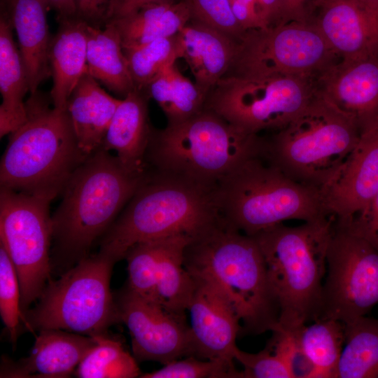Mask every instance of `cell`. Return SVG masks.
Listing matches in <instances>:
<instances>
[{
  "instance_id": "e575fe53",
  "label": "cell",
  "mask_w": 378,
  "mask_h": 378,
  "mask_svg": "<svg viewBox=\"0 0 378 378\" xmlns=\"http://www.w3.org/2000/svg\"><path fill=\"white\" fill-rule=\"evenodd\" d=\"M128 279L126 288L146 299L156 300L158 239L138 243L127 252Z\"/></svg>"
},
{
  "instance_id": "8992f818",
  "label": "cell",
  "mask_w": 378,
  "mask_h": 378,
  "mask_svg": "<svg viewBox=\"0 0 378 378\" xmlns=\"http://www.w3.org/2000/svg\"><path fill=\"white\" fill-rule=\"evenodd\" d=\"M264 141L205 108L182 122L153 129L146 162L155 170L216 185L244 161L262 155Z\"/></svg>"
},
{
  "instance_id": "836d02e7",
  "label": "cell",
  "mask_w": 378,
  "mask_h": 378,
  "mask_svg": "<svg viewBox=\"0 0 378 378\" xmlns=\"http://www.w3.org/2000/svg\"><path fill=\"white\" fill-rule=\"evenodd\" d=\"M0 314L9 340L15 347L24 321V312L21 308V290L15 266L1 243Z\"/></svg>"
},
{
  "instance_id": "ab89813d",
  "label": "cell",
  "mask_w": 378,
  "mask_h": 378,
  "mask_svg": "<svg viewBox=\"0 0 378 378\" xmlns=\"http://www.w3.org/2000/svg\"><path fill=\"white\" fill-rule=\"evenodd\" d=\"M339 221L348 225L378 251V192L364 214L347 221Z\"/></svg>"
},
{
  "instance_id": "ba28073f",
  "label": "cell",
  "mask_w": 378,
  "mask_h": 378,
  "mask_svg": "<svg viewBox=\"0 0 378 378\" xmlns=\"http://www.w3.org/2000/svg\"><path fill=\"white\" fill-rule=\"evenodd\" d=\"M361 132L354 117L316 90L298 116L264 136L262 156L294 180L320 189L355 148Z\"/></svg>"
},
{
  "instance_id": "74e56055",
  "label": "cell",
  "mask_w": 378,
  "mask_h": 378,
  "mask_svg": "<svg viewBox=\"0 0 378 378\" xmlns=\"http://www.w3.org/2000/svg\"><path fill=\"white\" fill-rule=\"evenodd\" d=\"M266 346L284 360L293 378H318L316 370L303 351L295 331L286 330L278 325Z\"/></svg>"
},
{
  "instance_id": "e0dca14e",
  "label": "cell",
  "mask_w": 378,
  "mask_h": 378,
  "mask_svg": "<svg viewBox=\"0 0 378 378\" xmlns=\"http://www.w3.org/2000/svg\"><path fill=\"white\" fill-rule=\"evenodd\" d=\"M316 78V90L354 117L362 131L378 126V56L342 59Z\"/></svg>"
},
{
  "instance_id": "7bdbcfd3",
  "label": "cell",
  "mask_w": 378,
  "mask_h": 378,
  "mask_svg": "<svg viewBox=\"0 0 378 378\" xmlns=\"http://www.w3.org/2000/svg\"><path fill=\"white\" fill-rule=\"evenodd\" d=\"M174 0H112L107 22L130 15L144 6L154 3H172Z\"/></svg>"
},
{
  "instance_id": "30bf717a",
  "label": "cell",
  "mask_w": 378,
  "mask_h": 378,
  "mask_svg": "<svg viewBox=\"0 0 378 378\" xmlns=\"http://www.w3.org/2000/svg\"><path fill=\"white\" fill-rule=\"evenodd\" d=\"M316 91L311 78L225 76L208 94L205 108L247 132H274L298 116Z\"/></svg>"
},
{
  "instance_id": "d590c367",
  "label": "cell",
  "mask_w": 378,
  "mask_h": 378,
  "mask_svg": "<svg viewBox=\"0 0 378 378\" xmlns=\"http://www.w3.org/2000/svg\"><path fill=\"white\" fill-rule=\"evenodd\" d=\"M141 378H240L234 363L205 360L193 356L176 359L160 369L141 374Z\"/></svg>"
},
{
  "instance_id": "52a82bcc",
  "label": "cell",
  "mask_w": 378,
  "mask_h": 378,
  "mask_svg": "<svg viewBox=\"0 0 378 378\" xmlns=\"http://www.w3.org/2000/svg\"><path fill=\"white\" fill-rule=\"evenodd\" d=\"M217 197L225 221L249 236L286 220L330 216L318 188L294 180L262 155L221 178Z\"/></svg>"
},
{
  "instance_id": "484cf974",
  "label": "cell",
  "mask_w": 378,
  "mask_h": 378,
  "mask_svg": "<svg viewBox=\"0 0 378 378\" xmlns=\"http://www.w3.org/2000/svg\"><path fill=\"white\" fill-rule=\"evenodd\" d=\"M87 73L122 97L136 90L121 38L115 27L87 26Z\"/></svg>"
},
{
  "instance_id": "2e32d148",
  "label": "cell",
  "mask_w": 378,
  "mask_h": 378,
  "mask_svg": "<svg viewBox=\"0 0 378 378\" xmlns=\"http://www.w3.org/2000/svg\"><path fill=\"white\" fill-rule=\"evenodd\" d=\"M192 277L195 286L186 309L192 356L234 363L236 339L241 332L239 319L218 288L204 279Z\"/></svg>"
},
{
  "instance_id": "7402d4cb",
  "label": "cell",
  "mask_w": 378,
  "mask_h": 378,
  "mask_svg": "<svg viewBox=\"0 0 378 378\" xmlns=\"http://www.w3.org/2000/svg\"><path fill=\"white\" fill-rule=\"evenodd\" d=\"M120 102L108 94L88 73L80 79L66 109L78 148L85 156L88 157L102 146Z\"/></svg>"
},
{
  "instance_id": "83f0119b",
  "label": "cell",
  "mask_w": 378,
  "mask_h": 378,
  "mask_svg": "<svg viewBox=\"0 0 378 378\" xmlns=\"http://www.w3.org/2000/svg\"><path fill=\"white\" fill-rule=\"evenodd\" d=\"M192 238L174 235L158 239L156 300L167 310L186 315L195 280L184 264V251Z\"/></svg>"
},
{
  "instance_id": "ee69618b",
  "label": "cell",
  "mask_w": 378,
  "mask_h": 378,
  "mask_svg": "<svg viewBox=\"0 0 378 378\" xmlns=\"http://www.w3.org/2000/svg\"><path fill=\"white\" fill-rule=\"evenodd\" d=\"M258 13L267 27L276 26L279 15V0H255Z\"/></svg>"
},
{
  "instance_id": "8fae6325",
  "label": "cell",
  "mask_w": 378,
  "mask_h": 378,
  "mask_svg": "<svg viewBox=\"0 0 378 378\" xmlns=\"http://www.w3.org/2000/svg\"><path fill=\"white\" fill-rule=\"evenodd\" d=\"M336 55L314 22L292 21L246 31L225 76L313 78L334 64Z\"/></svg>"
},
{
  "instance_id": "bcb514c9",
  "label": "cell",
  "mask_w": 378,
  "mask_h": 378,
  "mask_svg": "<svg viewBox=\"0 0 378 378\" xmlns=\"http://www.w3.org/2000/svg\"><path fill=\"white\" fill-rule=\"evenodd\" d=\"M243 3H244L245 4H246L247 6H248L251 8H252L253 10H255L258 14V15L260 16V14L258 13V7H257V4H256V2H255V0H239ZM262 20V19H261Z\"/></svg>"
},
{
  "instance_id": "ac0fdd59",
  "label": "cell",
  "mask_w": 378,
  "mask_h": 378,
  "mask_svg": "<svg viewBox=\"0 0 378 378\" xmlns=\"http://www.w3.org/2000/svg\"><path fill=\"white\" fill-rule=\"evenodd\" d=\"M312 22L342 59L378 56V8L356 0H323Z\"/></svg>"
},
{
  "instance_id": "ffe728a7",
  "label": "cell",
  "mask_w": 378,
  "mask_h": 378,
  "mask_svg": "<svg viewBox=\"0 0 378 378\" xmlns=\"http://www.w3.org/2000/svg\"><path fill=\"white\" fill-rule=\"evenodd\" d=\"M175 38L178 57L186 60L194 75L195 85L207 97L230 69L238 43L195 21L186 24Z\"/></svg>"
},
{
  "instance_id": "6da1fadb",
  "label": "cell",
  "mask_w": 378,
  "mask_h": 378,
  "mask_svg": "<svg viewBox=\"0 0 378 378\" xmlns=\"http://www.w3.org/2000/svg\"><path fill=\"white\" fill-rule=\"evenodd\" d=\"M223 220L217 184L148 167L145 179L104 233L99 251L117 262L138 243L180 234L192 239Z\"/></svg>"
},
{
  "instance_id": "f546056e",
  "label": "cell",
  "mask_w": 378,
  "mask_h": 378,
  "mask_svg": "<svg viewBox=\"0 0 378 378\" xmlns=\"http://www.w3.org/2000/svg\"><path fill=\"white\" fill-rule=\"evenodd\" d=\"M344 326L335 378H378V320L363 316Z\"/></svg>"
},
{
  "instance_id": "d6a6232c",
  "label": "cell",
  "mask_w": 378,
  "mask_h": 378,
  "mask_svg": "<svg viewBox=\"0 0 378 378\" xmlns=\"http://www.w3.org/2000/svg\"><path fill=\"white\" fill-rule=\"evenodd\" d=\"M175 36L123 50L137 90H144L163 69L176 63L178 57Z\"/></svg>"
},
{
  "instance_id": "7c38bea8",
  "label": "cell",
  "mask_w": 378,
  "mask_h": 378,
  "mask_svg": "<svg viewBox=\"0 0 378 378\" xmlns=\"http://www.w3.org/2000/svg\"><path fill=\"white\" fill-rule=\"evenodd\" d=\"M50 202L1 187L0 243L17 271L23 312L38 300L50 281Z\"/></svg>"
},
{
  "instance_id": "60d3db41",
  "label": "cell",
  "mask_w": 378,
  "mask_h": 378,
  "mask_svg": "<svg viewBox=\"0 0 378 378\" xmlns=\"http://www.w3.org/2000/svg\"><path fill=\"white\" fill-rule=\"evenodd\" d=\"M322 1L279 0V15L276 25L292 21L310 22L313 11Z\"/></svg>"
},
{
  "instance_id": "603a6c76",
  "label": "cell",
  "mask_w": 378,
  "mask_h": 378,
  "mask_svg": "<svg viewBox=\"0 0 378 378\" xmlns=\"http://www.w3.org/2000/svg\"><path fill=\"white\" fill-rule=\"evenodd\" d=\"M10 21L15 29L18 49L29 80L31 94L51 76L49 49L50 36L45 0H10Z\"/></svg>"
},
{
  "instance_id": "cb8c5ba5",
  "label": "cell",
  "mask_w": 378,
  "mask_h": 378,
  "mask_svg": "<svg viewBox=\"0 0 378 378\" xmlns=\"http://www.w3.org/2000/svg\"><path fill=\"white\" fill-rule=\"evenodd\" d=\"M59 22L49 49L53 80L50 96L54 107L66 109L71 94L87 73L88 22L78 18Z\"/></svg>"
},
{
  "instance_id": "44dd1931",
  "label": "cell",
  "mask_w": 378,
  "mask_h": 378,
  "mask_svg": "<svg viewBox=\"0 0 378 378\" xmlns=\"http://www.w3.org/2000/svg\"><path fill=\"white\" fill-rule=\"evenodd\" d=\"M148 97L136 90L121 99L102 146L115 150L121 164L134 173L148 169L146 155L153 130L149 124Z\"/></svg>"
},
{
  "instance_id": "8d00e7d4",
  "label": "cell",
  "mask_w": 378,
  "mask_h": 378,
  "mask_svg": "<svg viewBox=\"0 0 378 378\" xmlns=\"http://www.w3.org/2000/svg\"><path fill=\"white\" fill-rule=\"evenodd\" d=\"M190 20L216 29L237 43L245 31L236 19L229 0H186Z\"/></svg>"
},
{
  "instance_id": "c3c4849f",
  "label": "cell",
  "mask_w": 378,
  "mask_h": 378,
  "mask_svg": "<svg viewBox=\"0 0 378 378\" xmlns=\"http://www.w3.org/2000/svg\"><path fill=\"white\" fill-rule=\"evenodd\" d=\"M229 1H230V2H231V1H234V0H229Z\"/></svg>"
},
{
  "instance_id": "9a60e30c",
  "label": "cell",
  "mask_w": 378,
  "mask_h": 378,
  "mask_svg": "<svg viewBox=\"0 0 378 378\" xmlns=\"http://www.w3.org/2000/svg\"><path fill=\"white\" fill-rule=\"evenodd\" d=\"M325 211L341 221L362 215L378 192V126L362 131L355 148L319 189Z\"/></svg>"
},
{
  "instance_id": "277c9868",
  "label": "cell",
  "mask_w": 378,
  "mask_h": 378,
  "mask_svg": "<svg viewBox=\"0 0 378 378\" xmlns=\"http://www.w3.org/2000/svg\"><path fill=\"white\" fill-rule=\"evenodd\" d=\"M333 222L330 216L294 227L281 223L253 236L279 307L278 326L284 330L295 331L319 317Z\"/></svg>"
},
{
  "instance_id": "d4e9b609",
  "label": "cell",
  "mask_w": 378,
  "mask_h": 378,
  "mask_svg": "<svg viewBox=\"0 0 378 378\" xmlns=\"http://www.w3.org/2000/svg\"><path fill=\"white\" fill-rule=\"evenodd\" d=\"M13 27L5 14L0 20V136L11 134L27 120L26 102L29 91L27 74L13 38Z\"/></svg>"
},
{
  "instance_id": "f6af8a7d",
  "label": "cell",
  "mask_w": 378,
  "mask_h": 378,
  "mask_svg": "<svg viewBox=\"0 0 378 378\" xmlns=\"http://www.w3.org/2000/svg\"><path fill=\"white\" fill-rule=\"evenodd\" d=\"M49 6L55 8L59 20H66L76 18V10L74 0H45Z\"/></svg>"
},
{
  "instance_id": "d6986e66",
  "label": "cell",
  "mask_w": 378,
  "mask_h": 378,
  "mask_svg": "<svg viewBox=\"0 0 378 378\" xmlns=\"http://www.w3.org/2000/svg\"><path fill=\"white\" fill-rule=\"evenodd\" d=\"M35 336L28 357L17 362L2 359L1 377H69L96 344L94 337L62 330L43 329Z\"/></svg>"
},
{
  "instance_id": "9c48e42d",
  "label": "cell",
  "mask_w": 378,
  "mask_h": 378,
  "mask_svg": "<svg viewBox=\"0 0 378 378\" xmlns=\"http://www.w3.org/2000/svg\"><path fill=\"white\" fill-rule=\"evenodd\" d=\"M115 262L99 251L82 258L57 280H50L36 305L23 312V328L34 334L43 329L91 337L107 333L120 322L110 288Z\"/></svg>"
},
{
  "instance_id": "f35d334b",
  "label": "cell",
  "mask_w": 378,
  "mask_h": 378,
  "mask_svg": "<svg viewBox=\"0 0 378 378\" xmlns=\"http://www.w3.org/2000/svg\"><path fill=\"white\" fill-rule=\"evenodd\" d=\"M234 358L243 367L240 378H293L284 360L267 346L255 354L237 347Z\"/></svg>"
},
{
  "instance_id": "1f68e13d",
  "label": "cell",
  "mask_w": 378,
  "mask_h": 378,
  "mask_svg": "<svg viewBox=\"0 0 378 378\" xmlns=\"http://www.w3.org/2000/svg\"><path fill=\"white\" fill-rule=\"evenodd\" d=\"M96 344L77 367L80 378H134L142 374L137 360L122 342L107 333L94 336Z\"/></svg>"
},
{
  "instance_id": "f1b7e54d",
  "label": "cell",
  "mask_w": 378,
  "mask_h": 378,
  "mask_svg": "<svg viewBox=\"0 0 378 378\" xmlns=\"http://www.w3.org/2000/svg\"><path fill=\"white\" fill-rule=\"evenodd\" d=\"M144 90L158 102L168 125L187 120L205 108L206 96L181 74L175 63L163 69Z\"/></svg>"
},
{
  "instance_id": "4fadbf2b",
  "label": "cell",
  "mask_w": 378,
  "mask_h": 378,
  "mask_svg": "<svg viewBox=\"0 0 378 378\" xmlns=\"http://www.w3.org/2000/svg\"><path fill=\"white\" fill-rule=\"evenodd\" d=\"M326 258L318 318L346 323L365 316L378 304V251L334 218Z\"/></svg>"
},
{
  "instance_id": "4dcf8cb0",
  "label": "cell",
  "mask_w": 378,
  "mask_h": 378,
  "mask_svg": "<svg viewBox=\"0 0 378 378\" xmlns=\"http://www.w3.org/2000/svg\"><path fill=\"white\" fill-rule=\"evenodd\" d=\"M344 323L338 320L318 318L295 331L318 378H335L344 343Z\"/></svg>"
},
{
  "instance_id": "b9f144b4",
  "label": "cell",
  "mask_w": 378,
  "mask_h": 378,
  "mask_svg": "<svg viewBox=\"0 0 378 378\" xmlns=\"http://www.w3.org/2000/svg\"><path fill=\"white\" fill-rule=\"evenodd\" d=\"M112 0H74L76 18L88 24L101 27L107 22L108 13Z\"/></svg>"
},
{
  "instance_id": "5bb4252c",
  "label": "cell",
  "mask_w": 378,
  "mask_h": 378,
  "mask_svg": "<svg viewBox=\"0 0 378 378\" xmlns=\"http://www.w3.org/2000/svg\"><path fill=\"white\" fill-rule=\"evenodd\" d=\"M115 299L120 322L129 330L133 356L137 361L153 360L165 365L192 356L186 315L173 313L126 287Z\"/></svg>"
},
{
  "instance_id": "5b68a950",
  "label": "cell",
  "mask_w": 378,
  "mask_h": 378,
  "mask_svg": "<svg viewBox=\"0 0 378 378\" xmlns=\"http://www.w3.org/2000/svg\"><path fill=\"white\" fill-rule=\"evenodd\" d=\"M127 169L102 147L74 171L52 216V239L58 253L78 262L88 255L145 179Z\"/></svg>"
},
{
  "instance_id": "3957f363",
  "label": "cell",
  "mask_w": 378,
  "mask_h": 378,
  "mask_svg": "<svg viewBox=\"0 0 378 378\" xmlns=\"http://www.w3.org/2000/svg\"><path fill=\"white\" fill-rule=\"evenodd\" d=\"M26 121L12 132L0 164L1 187L52 201L88 158L80 150L66 109L36 92Z\"/></svg>"
},
{
  "instance_id": "7dc6e473",
  "label": "cell",
  "mask_w": 378,
  "mask_h": 378,
  "mask_svg": "<svg viewBox=\"0 0 378 378\" xmlns=\"http://www.w3.org/2000/svg\"><path fill=\"white\" fill-rule=\"evenodd\" d=\"M368 6L378 8V0H356Z\"/></svg>"
},
{
  "instance_id": "4316f807",
  "label": "cell",
  "mask_w": 378,
  "mask_h": 378,
  "mask_svg": "<svg viewBox=\"0 0 378 378\" xmlns=\"http://www.w3.org/2000/svg\"><path fill=\"white\" fill-rule=\"evenodd\" d=\"M190 20L186 2L154 3L126 17L111 20L117 29L123 50L172 37Z\"/></svg>"
},
{
  "instance_id": "7a4b0ae2",
  "label": "cell",
  "mask_w": 378,
  "mask_h": 378,
  "mask_svg": "<svg viewBox=\"0 0 378 378\" xmlns=\"http://www.w3.org/2000/svg\"><path fill=\"white\" fill-rule=\"evenodd\" d=\"M184 264L225 296L241 325L240 335H258L278 325L279 307L265 262L253 236L221 223L187 244Z\"/></svg>"
}]
</instances>
